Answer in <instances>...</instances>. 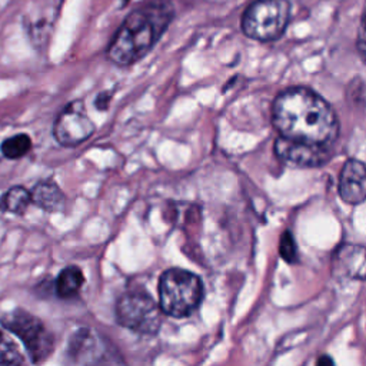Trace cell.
<instances>
[{
  "label": "cell",
  "instance_id": "obj_4",
  "mask_svg": "<svg viewBox=\"0 0 366 366\" xmlns=\"http://www.w3.org/2000/svg\"><path fill=\"white\" fill-rule=\"evenodd\" d=\"M290 19L287 0H256L243 13V33L259 41H273L282 37Z\"/></svg>",
  "mask_w": 366,
  "mask_h": 366
},
{
  "label": "cell",
  "instance_id": "obj_7",
  "mask_svg": "<svg viewBox=\"0 0 366 366\" xmlns=\"http://www.w3.org/2000/svg\"><path fill=\"white\" fill-rule=\"evenodd\" d=\"M273 149L282 162L295 167H319L330 159L329 147L293 142L280 136L276 139Z\"/></svg>",
  "mask_w": 366,
  "mask_h": 366
},
{
  "label": "cell",
  "instance_id": "obj_3",
  "mask_svg": "<svg viewBox=\"0 0 366 366\" xmlns=\"http://www.w3.org/2000/svg\"><path fill=\"white\" fill-rule=\"evenodd\" d=\"M203 296L200 279L183 269H169L159 280L160 309L172 317H184L196 310Z\"/></svg>",
  "mask_w": 366,
  "mask_h": 366
},
{
  "label": "cell",
  "instance_id": "obj_17",
  "mask_svg": "<svg viewBox=\"0 0 366 366\" xmlns=\"http://www.w3.org/2000/svg\"><path fill=\"white\" fill-rule=\"evenodd\" d=\"M357 50H359V54H360L363 63L366 64V4H365L363 14H362L359 31H357Z\"/></svg>",
  "mask_w": 366,
  "mask_h": 366
},
{
  "label": "cell",
  "instance_id": "obj_14",
  "mask_svg": "<svg viewBox=\"0 0 366 366\" xmlns=\"http://www.w3.org/2000/svg\"><path fill=\"white\" fill-rule=\"evenodd\" d=\"M30 147H31V140L24 133L11 136L3 140V143L0 144V150L3 156H6L7 159H19L24 156L30 150Z\"/></svg>",
  "mask_w": 366,
  "mask_h": 366
},
{
  "label": "cell",
  "instance_id": "obj_15",
  "mask_svg": "<svg viewBox=\"0 0 366 366\" xmlns=\"http://www.w3.org/2000/svg\"><path fill=\"white\" fill-rule=\"evenodd\" d=\"M0 366H23V357L17 347L0 332Z\"/></svg>",
  "mask_w": 366,
  "mask_h": 366
},
{
  "label": "cell",
  "instance_id": "obj_12",
  "mask_svg": "<svg viewBox=\"0 0 366 366\" xmlns=\"http://www.w3.org/2000/svg\"><path fill=\"white\" fill-rule=\"evenodd\" d=\"M83 283H84V276L81 270L77 266H67L59 273L56 279V283H54L56 295L63 299L73 297L74 295H77Z\"/></svg>",
  "mask_w": 366,
  "mask_h": 366
},
{
  "label": "cell",
  "instance_id": "obj_5",
  "mask_svg": "<svg viewBox=\"0 0 366 366\" xmlns=\"http://www.w3.org/2000/svg\"><path fill=\"white\" fill-rule=\"evenodd\" d=\"M1 325L14 333L26 346L34 363L43 362L53 350V337L40 319L31 313L16 309L1 316Z\"/></svg>",
  "mask_w": 366,
  "mask_h": 366
},
{
  "label": "cell",
  "instance_id": "obj_2",
  "mask_svg": "<svg viewBox=\"0 0 366 366\" xmlns=\"http://www.w3.org/2000/svg\"><path fill=\"white\" fill-rule=\"evenodd\" d=\"M167 0H153L133 10L107 47V57L117 66H130L144 57L173 19Z\"/></svg>",
  "mask_w": 366,
  "mask_h": 366
},
{
  "label": "cell",
  "instance_id": "obj_6",
  "mask_svg": "<svg viewBox=\"0 0 366 366\" xmlns=\"http://www.w3.org/2000/svg\"><path fill=\"white\" fill-rule=\"evenodd\" d=\"M116 316L122 326L143 335H154L162 323L159 306L143 292L123 295L117 302Z\"/></svg>",
  "mask_w": 366,
  "mask_h": 366
},
{
  "label": "cell",
  "instance_id": "obj_9",
  "mask_svg": "<svg viewBox=\"0 0 366 366\" xmlns=\"http://www.w3.org/2000/svg\"><path fill=\"white\" fill-rule=\"evenodd\" d=\"M339 196L349 204L366 200V164L357 159H349L339 174Z\"/></svg>",
  "mask_w": 366,
  "mask_h": 366
},
{
  "label": "cell",
  "instance_id": "obj_18",
  "mask_svg": "<svg viewBox=\"0 0 366 366\" xmlns=\"http://www.w3.org/2000/svg\"><path fill=\"white\" fill-rule=\"evenodd\" d=\"M109 102H110V94L109 93H102V94L97 96V99L94 102V106L99 110H106L107 106H109Z\"/></svg>",
  "mask_w": 366,
  "mask_h": 366
},
{
  "label": "cell",
  "instance_id": "obj_8",
  "mask_svg": "<svg viewBox=\"0 0 366 366\" xmlns=\"http://www.w3.org/2000/svg\"><path fill=\"white\" fill-rule=\"evenodd\" d=\"M94 132V123L81 109L66 107L54 122L53 134L61 146L73 147L86 142Z\"/></svg>",
  "mask_w": 366,
  "mask_h": 366
},
{
  "label": "cell",
  "instance_id": "obj_13",
  "mask_svg": "<svg viewBox=\"0 0 366 366\" xmlns=\"http://www.w3.org/2000/svg\"><path fill=\"white\" fill-rule=\"evenodd\" d=\"M31 202V193H29L23 186L10 187L0 199V209L3 212L23 214Z\"/></svg>",
  "mask_w": 366,
  "mask_h": 366
},
{
  "label": "cell",
  "instance_id": "obj_10",
  "mask_svg": "<svg viewBox=\"0 0 366 366\" xmlns=\"http://www.w3.org/2000/svg\"><path fill=\"white\" fill-rule=\"evenodd\" d=\"M335 267L343 276L366 280V247L360 244H343L335 256Z\"/></svg>",
  "mask_w": 366,
  "mask_h": 366
},
{
  "label": "cell",
  "instance_id": "obj_11",
  "mask_svg": "<svg viewBox=\"0 0 366 366\" xmlns=\"http://www.w3.org/2000/svg\"><path fill=\"white\" fill-rule=\"evenodd\" d=\"M31 202L40 209L56 213L64 207V196L59 186L53 182H40L34 186L31 192Z\"/></svg>",
  "mask_w": 366,
  "mask_h": 366
},
{
  "label": "cell",
  "instance_id": "obj_1",
  "mask_svg": "<svg viewBox=\"0 0 366 366\" xmlns=\"http://www.w3.org/2000/svg\"><path fill=\"white\" fill-rule=\"evenodd\" d=\"M273 126L280 137L329 147L339 134L332 106L309 87H289L277 94L272 107Z\"/></svg>",
  "mask_w": 366,
  "mask_h": 366
},
{
  "label": "cell",
  "instance_id": "obj_16",
  "mask_svg": "<svg viewBox=\"0 0 366 366\" xmlns=\"http://www.w3.org/2000/svg\"><path fill=\"white\" fill-rule=\"evenodd\" d=\"M280 254L285 260L293 262L296 259V246L293 242V237L290 236L289 232L283 233L282 242H280Z\"/></svg>",
  "mask_w": 366,
  "mask_h": 366
},
{
  "label": "cell",
  "instance_id": "obj_19",
  "mask_svg": "<svg viewBox=\"0 0 366 366\" xmlns=\"http://www.w3.org/2000/svg\"><path fill=\"white\" fill-rule=\"evenodd\" d=\"M319 366H333V365H332V362H330L329 357H322V359L319 360Z\"/></svg>",
  "mask_w": 366,
  "mask_h": 366
}]
</instances>
